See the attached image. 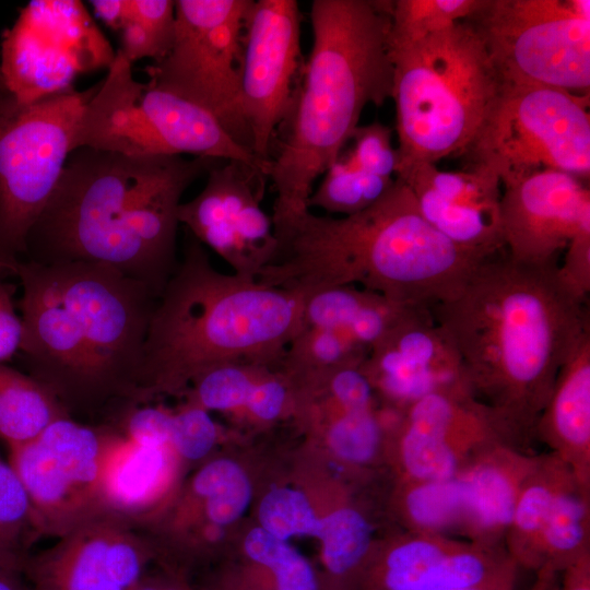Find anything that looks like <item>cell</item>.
<instances>
[{
    "label": "cell",
    "instance_id": "obj_1",
    "mask_svg": "<svg viewBox=\"0 0 590 590\" xmlns=\"http://www.w3.org/2000/svg\"><path fill=\"white\" fill-rule=\"evenodd\" d=\"M430 311L457 347L474 397L533 440L563 364L590 331L586 302L564 284L558 262H523L504 249Z\"/></svg>",
    "mask_w": 590,
    "mask_h": 590
},
{
    "label": "cell",
    "instance_id": "obj_2",
    "mask_svg": "<svg viewBox=\"0 0 590 590\" xmlns=\"http://www.w3.org/2000/svg\"><path fill=\"white\" fill-rule=\"evenodd\" d=\"M216 162L75 150L28 232L24 260L105 264L158 296L178 263L181 197Z\"/></svg>",
    "mask_w": 590,
    "mask_h": 590
},
{
    "label": "cell",
    "instance_id": "obj_3",
    "mask_svg": "<svg viewBox=\"0 0 590 590\" xmlns=\"http://www.w3.org/2000/svg\"><path fill=\"white\" fill-rule=\"evenodd\" d=\"M274 231L275 255L257 280L303 298L352 285L402 305L430 308L456 296L489 257L436 231L398 178L362 211L337 216L307 210Z\"/></svg>",
    "mask_w": 590,
    "mask_h": 590
},
{
    "label": "cell",
    "instance_id": "obj_4",
    "mask_svg": "<svg viewBox=\"0 0 590 590\" xmlns=\"http://www.w3.org/2000/svg\"><path fill=\"white\" fill-rule=\"evenodd\" d=\"M20 354L31 376L62 401L137 399L157 296L101 263L20 260Z\"/></svg>",
    "mask_w": 590,
    "mask_h": 590
},
{
    "label": "cell",
    "instance_id": "obj_5",
    "mask_svg": "<svg viewBox=\"0 0 590 590\" xmlns=\"http://www.w3.org/2000/svg\"><path fill=\"white\" fill-rule=\"evenodd\" d=\"M391 2H311V48L268 162L274 226L309 210L315 182L338 158L365 107L391 97Z\"/></svg>",
    "mask_w": 590,
    "mask_h": 590
},
{
    "label": "cell",
    "instance_id": "obj_6",
    "mask_svg": "<svg viewBox=\"0 0 590 590\" xmlns=\"http://www.w3.org/2000/svg\"><path fill=\"white\" fill-rule=\"evenodd\" d=\"M303 317L300 295L217 270L191 236L156 298L135 400L181 388L221 364H279Z\"/></svg>",
    "mask_w": 590,
    "mask_h": 590
},
{
    "label": "cell",
    "instance_id": "obj_7",
    "mask_svg": "<svg viewBox=\"0 0 590 590\" xmlns=\"http://www.w3.org/2000/svg\"><path fill=\"white\" fill-rule=\"evenodd\" d=\"M389 46L400 178L417 165L463 154L502 82L467 20L418 42Z\"/></svg>",
    "mask_w": 590,
    "mask_h": 590
},
{
    "label": "cell",
    "instance_id": "obj_8",
    "mask_svg": "<svg viewBox=\"0 0 590 590\" xmlns=\"http://www.w3.org/2000/svg\"><path fill=\"white\" fill-rule=\"evenodd\" d=\"M87 101L74 139L88 148L128 156H182L267 166L201 107L132 75L119 51Z\"/></svg>",
    "mask_w": 590,
    "mask_h": 590
},
{
    "label": "cell",
    "instance_id": "obj_9",
    "mask_svg": "<svg viewBox=\"0 0 590 590\" xmlns=\"http://www.w3.org/2000/svg\"><path fill=\"white\" fill-rule=\"evenodd\" d=\"M95 87L26 102L0 82V258L11 274L75 151L78 126Z\"/></svg>",
    "mask_w": 590,
    "mask_h": 590
},
{
    "label": "cell",
    "instance_id": "obj_10",
    "mask_svg": "<svg viewBox=\"0 0 590 590\" xmlns=\"http://www.w3.org/2000/svg\"><path fill=\"white\" fill-rule=\"evenodd\" d=\"M500 181L553 169L582 182L590 176L589 94L532 84H502L463 152Z\"/></svg>",
    "mask_w": 590,
    "mask_h": 590
},
{
    "label": "cell",
    "instance_id": "obj_11",
    "mask_svg": "<svg viewBox=\"0 0 590 590\" xmlns=\"http://www.w3.org/2000/svg\"><path fill=\"white\" fill-rule=\"evenodd\" d=\"M465 20L502 84L589 94V0H481Z\"/></svg>",
    "mask_w": 590,
    "mask_h": 590
},
{
    "label": "cell",
    "instance_id": "obj_12",
    "mask_svg": "<svg viewBox=\"0 0 590 590\" xmlns=\"http://www.w3.org/2000/svg\"><path fill=\"white\" fill-rule=\"evenodd\" d=\"M252 0H177L166 55L148 83L210 113L244 148L250 137L239 106L243 35ZM252 153V152H251Z\"/></svg>",
    "mask_w": 590,
    "mask_h": 590
},
{
    "label": "cell",
    "instance_id": "obj_13",
    "mask_svg": "<svg viewBox=\"0 0 590 590\" xmlns=\"http://www.w3.org/2000/svg\"><path fill=\"white\" fill-rule=\"evenodd\" d=\"M118 434L63 415L34 438L9 446V463L21 481L40 535L59 538L105 517L102 472Z\"/></svg>",
    "mask_w": 590,
    "mask_h": 590
},
{
    "label": "cell",
    "instance_id": "obj_14",
    "mask_svg": "<svg viewBox=\"0 0 590 590\" xmlns=\"http://www.w3.org/2000/svg\"><path fill=\"white\" fill-rule=\"evenodd\" d=\"M399 464L405 481L459 475L498 445L530 450L531 439L470 394H428L396 418Z\"/></svg>",
    "mask_w": 590,
    "mask_h": 590
},
{
    "label": "cell",
    "instance_id": "obj_15",
    "mask_svg": "<svg viewBox=\"0 0 590 590\" xmlns=\"http://www.w3.org/2000/svg\"><path fill=\"white\" fill-rule=\"evenodd\" d=\"M296 0H252L243 35L239 106L252 154L267 166L298 86L304 57Z\"/></svg>",
    "mask_w": 590,
    "mask_h": 590
},
{
    "label": "cell",
    "instance_id": "obj_16",
    "mask_svg": "<svg viewBox=\"0 0 590 590\" xmlns=\"http://www.w3.org/2000/svg\"><path fill=\"white\" fill-rule=\"evenodd\" d=\"M268 180L259 167L220 161L202 190L179 206V223L240 276L257 279L276 251L272 216L262 208Z\"/></svg>",
    "mask_w": 590,
    "mask_h": 590
},
{
    "label": "cell",
    "instance_id": "obj_17",
    "mask_svg": "<svg viewBox=\"0 0 590 590\" xmlns=\"http://www.w3.org/2000/svg\"><path fill=\"white\" fill-rule=\"evenodd\" d=\"M92 47L108 45L79 1H32L3 36L0 82L26 102L71 90Z\"/></svg>",
    "mask_w": 590,
    "mask_h": 590
},
{
    "label": "cell",
    "instance_id": "obj_18",
    "mask_svg": "<svg viewBox=\"0 0 590 590\" xmlns=\"http://www.w3.org/2000/svg\"><path fill=\"white\" fill-rule=\"evenodd\" d=\"M361 370L396 412L433 393L474 397L457 347L428 307L403 315L371 347Z\"/></svg>",
    "mask_w": 590,
    "mask_h": 590
},
{
    "label": "cell",
    "instance_id": "obj_19",
    "mask_svg": "<svg viewBox=\"0 0 590 590\" xmlns=\"http://www.w3.org/2000/svg\"><path fill=\"white\" fill-rule=\"evenodd\" d=\"M149 559L135 528L105 516L26 553L22 570L28 590H134Z\"/></svg>",
    "mask_w": 590,
    "mask_h": 590
},
{
    "label": "cell",
    "instance_id": "obj_20",
    "mask_svg": "<svg viewBox=\"0 0 590 590\" xmlns=\"http://www.w3.org/2000/svg\"><path fill=\"white\" fill-rule=\"evenodd\" d=\"M504 247L516 260L558 262L568 243L590 232V190L559 170L533 172L502 182Z\"/></svg>",
    "mask_w": 590,
    "mask_h": 590
},
{
    "label": "cell",
    "instance_id": "obj_21",
    "mask_svg": "<svg viewBox=\"0 0 590 590\" xmlns=\"http://www.w3.org/2000/svg\"><path fill=\"white\" fill-rule=\"evenodd\" d=\"M412 191L423 217L452 243L492 256L505 249L502 181L492 169L441 170L421 164L398 178Z\"/></svg>",
    "mask_w": 590,
    "mask_h": 590
},
{
    "label": "cell",
    "instance_id": "obj_22",
    "mask_svg": "<svg viewBox=\"0 0 590 590\" xmlns=\"http://www.w3.org/2000/svg\"><path fill=\"white\" fill-rule=\"evenodd\" d=\"M538 437L590 489V331L563 364L535 427Z\"/></svg>",
    "mask_w": 590,
    "mask_h": 590
},
{
    "label": "cell",
    "instance_id": "obj_23",
    "mask_svg": "<svg viewBox=\"0 0 590 590\" xmlns=\"http://www.w3.org/2000/svg\"><path fill=\"white\" fill-rule=\"evenodd\" d=\"M512 445H498L477 457L460 474L468 491L467 514L460 535L467 541L505 546L521 485L538 455Z\"/></svg>",
    "mask_w": 590,
    "mask_h": 590
},
{
    "label": "cell",
    "instance_id": "obj_24",
    "mask_svg": "<svg viewBox=\"0 0 590 590\" xmlns=\"http://www.w3.org/2000/svg\"><path fill=\"white\" fill-rule=\"evenodd\" d=\"M174 451L164 446L117 435L102 472L106 515L138 527L168 489L175 469Z\"/></svg>",
    "mask_w": 590,
    "mask_h": 590
},
{
    "label": "cell",
    "instance_id": "obj_25",
    "mask_svg": "<svg viewBox=\"0 0 590 590\" xmlns=\"http://www.w3.org/2000/svg\"><path fill=\"white\" fill-rule=\"evenodd\" d=\"M413 307L358 286H338L304 298L303 323L331 330L369 353Z\"/></svg>",
    "mask_w": 590,
    "mask_h": 590
},
{
    "label": "cell",
    "instance_id": "obj_26",
    "mask_svg": "<svg viewBox=\"0 0 590 590\" xmlns=\"http://www.w3.org/2000/svg\"><path fill=\"white\" fill-rule=\"evenodd\" d=\"M576 480L556 455H538L515 504L504 545L518 567L536 571L541 538L557 497Z\"/></svg>",
    "mask_w": 590,
    "mask_h": 590
},
{
    "label": "cell",
    "instance_id": "obj_27",
    "mask_svg": "<svg viewBox=\"0 0 590 590\" xmlns=\"http://www.w3.org/2000/svg\"><path fill=\"white\" fill-rule=\"evenodd\" d=\"M97 16L121 33L118 50L129 62L143 58L154 61L168 51L175 28V1L94 0Z\"/></svg>",
    "mask_w": 590,
    "mask_h": 590
},
{
    "label": "cell",
    "instance_id": "obj_28",
    "mask_svg": "<svg viewBox=\"0 0 590 590\" xmlns=\"http://www.w3.org/2000/svg\"><path fill=\"white\" fill-rule=\"evenodd\" d=\"M68 415L56 394L31 375L0 364V438L8 445L34 438Z\"/></svg>",
    "mask_w": 590,
    "mask_h": 590
},
{
    "label": "cell",
    "instance_id": "obj_29",
    "mask_svg": "<svg viewBox=\"0 0 590 590\" xmlns=\"http://www.w3.org/2000/svg\"><path fill=\"white\" fill-rule=\"evenodd\" d=\"M590 554V489L571 483L557 497L544 528L536 574L558 575Z\"/></svg>",
    "mask_w": 590,
    "mask_h": 590
},
{
    "label": "cell",
    "instance_id": "obj_30",
    "mask_svg": "<svg viewBox=\"0 0 590 590\" xmlns=\"http://www.w3.org/2000/svg\"><path fill=\"white\" fill-rule=\"evenodd\" d=\"M467 504L468 491L461 474L446 480H404L401 510L413 532L460 534Z\"/></svg>",
    "mask_w": 590,
    "mask_h": 590
},
{
    "label": "cell",
    "instance_id": "obj_31",
    "mask_svg": "<svg viewBox=\"0 0 590 590\" xmlns=\"http://www.w3.org/2000/svg\"><path fill=\"white\" fill-rule=\"evenodd\" d=\"M396 179L366 172L340 154L312 190L308 208L320 209L329 215H350L379 200Z\"/></svg>",
    "mask_w": 590,
    "mask_h": 590
},
{
    "label": "cell",
    "instance_id": "obj_32",
    "mask_svg": "<svg viewBox=\"0 0 590 590\" xmlns=\"http://www.w3.org/2000/svg\"><path fill=\"white\" fill-rule=\"evenodd\" d=\"M367 352L340 334L304 324L287 344L279 367L288 378H300L343 367H361Z\"/></svg>",
    "mask_w": 590,
    "mask_h": 590
},
{
    "label": "cell",
    "instance_id": "obj_33",
    "mask_svg": "<svg viewBox=\"0 0 590 590\" xmlns=\"http://www.w3.org/2000/svg\"><path fill=\"white\" fill-rule=\"evenodd\" d=\"M316 535L323 543L326 567L335 577L357 574L371 545V527L353 508H341L319 520Z\"/></svg>",
    "mask_w": 590,
    "mask_h": 590
},
{
    "label": "cell",
    "instance_id": "obj_34",
    "mask_svg": "<svg viewBox=\"0 0 590 590\" xmlns=\"http://www.w3.org/2000/svg\"><path fill=\"white\" fill-rule=\"evenodd\" d=\"M481 0H394L390 10V45H404L442 32L468 19Z\"/></svg>",
    "mask_w": 590,
    "mask_h": 590
},
{
    "label": "cell",
    "instance_id": "obj_35",
    "mask_svg": "<svg viewBox=\"0 0 590 590\" xmlns=\"http://www.w3.org/2000/svg\"><path fill=\"white\" fill-rule=\"evenodd\" d=\"M191 488L203 502L204 515L210 522L206 528L236 520L251 497V486L243 470L225 459L203 467L194 476Z\"/></svg>",
    "mask_w": 590,
    "mask_h": 590
},
{
    "label": "cell",
    "instance_id": "obj_36",
    "mask_svg": "<svg viewBox=\"0 0 590 590\" xmlns=\"http://www.w3.org/2000/svg\"><path fill=\"white\" fill-rule=\"evenodd\" d=\"M328 373L326 382L335 406L327 430L330 448L347 462L367 463L376 456L382 441L385 426L381 417L375 405L359 408L342 402L330 387Z\"/></svg>",
    "mask_w": 590,
    "mask_h": 590
},
{
    "label": "cell",
    "instance_id": "obj_37",
    "mask_svg": "<svg viewBox=\"0 0 590 590\" xmlns=\"http://www.w3.org/2000/svg\"><path fill=\"white\" fill-rule=\"evenodd\" d=\"M39 535L28 496L0 456V550L26 554L31 541Z\"/></svg>",
    "mask_w": 590,
    "mask_h": 590
},
{
    "label": "cell",
    "instance_id": "obj_38",
    "mask_svg": "<svg viewBox=\"0 0 590 590\" xmlns=\"http://www.w3.org/2000/svg\"><path fill=\"white\" fill-rule=\"evenodd\" d=\"M259 519L264 530L283 541L293 535H316L319 522L307 498L288 488H276L266 495Z\"/></svg>",
    "mask_w": 590,
    "mask_h": 590
},
{
    "label": "cell",
    "instance_id": "obj_39",
    "mask_svg": "<svg viewBox=\"0 0 590 590\" xmlns=\"http://www.w3.org/2000/svg\"><path fill=\"white\" fill-rule=\"evenodd\" d=\"M341 155L371 174L397 178L398 153L392 145V130L378 121L357 126Z\"/></svg>",
    "mask_w": 590,
    "mask_h": 590
},
{
    "label": "cell",
    "instance_id": "obj_40",
    "mask_svg": "<svg viewBox=\"0 0 590 590\" xmlns=\"http://www.w3.org/2000/svg\"><path fill=\"white\" fill-rule=\"evenodd\" d=\"M216 426L208 411L191 403L173 413L170 449L182 458L204 457L216 441Z\"/></svg>",
    "mask_w": 590,
    "mask_h": 590
},
{
    "label": "cell",
    "instance_id": "obj_41",
    "mask_svg": "<svg viewBox=\"0 0 590 590\" xmlns=\"http://www.w3.org/2000/svg\"><path fill=\"white\" fill-rule=\"evenodd\" d=\"M173 413L155 406L133 409L125 420L123 435L132 440L170 448Z\"/></svg>",
    "mask_w": 590,
    "mask_h": 590
},
{
    "label": "cell",
    "instance_id": "obj_42",
    "mask_svg": "<svg viewBox=\"0 0 590 590\" xmlns=\"http://www.w3.org/2000/svg\"><path fill=\"white\" fill-rule=\"evenodd\" d=\"M564 252V260L558 264L559 276L574 295L587 302L590 293V232L575 236Z\"/></svg>",
    "mask_w": 590,
    "mask_h": 590
},
{
    "label": "cell",
    "instance_id": "obj_43",
    "mask_svg": "<svg viewBox=\"0 0 590 590\" xmlns=\"http://www.w3.org/2000/svg\"><path fill=\"white\" fill-rule=\"evenodd\" d=\"M22 335V320L14 309L12 288L0 275V364L10 361L19 352Z\"/></svg>",
    "mask_w": 590,
    "mask_h": 590
},
{
    "label": "cell",
    "instance_id": "obj_44",
    "mask_svg": "<svg viewBox=\"0 0 590 590\" xmlns=\"http://www.w3.org/2000/svg\"><path fill=\"white\" fill-rule=\"evenodd\" d=\"M24 555L0 550V590H28L22 570Z\"/></svg>",
    "mask_w": 590,
    "mask_h": 590
},
{
    "label": "cell",
    "instance_id": "obj_45",
    "mask_svg": "<svg viewBox=\"0 0 590 590\" xmlns=\"http://www.w3.org/2000/svg\"><path fill=\"white\" fill-rule=\"evenodd\" d=\"M559 590H590V554L563 571Z\"/></svg>",
    "mask_w": 590,
    "mask_h": 590
},
{
    "label": "cell",
    "instance_id": "obj_46",
    "mask_svg": "<svg viewBox=\"0 0 590 590\" xmlns=\"http://www.w3.org/2000/svg\"><path fill=\"white\" fill-rule=\"evenodd\" d=\"M134 590H187L181 585L167 582L145 574Z\"/></svg>",
    "mask_w": 590,
    "mask_h": 590
},
{
    "label": "cell",
    "instance_id": "obj_47",
    "mask_svg": "<svg viewBox=\"0 0 590 590\" xmlns=\"http://www.w3.org/2000/svg\"><path fill=\"white\" fill-rule=\"evenodd\" d=\"M557 575L536 574V580L530 590H559Z\"/></svg>",
    "mask_w": 590,
    "mask_h": 590
},
{
    "label": "cell",
    "instance_id": "obj_48",
    "mask_svg": "<svg viewBox=\"0 0 590 590\" xmlns=\"http://www.w3.org/2000/svg\"><path fill=\"white\" fill-rule=\"evenodd\" d=\"M0 274L3 276L4 274H10V271L9 269L7 268V266L2 262L1 258H0Z\"/></svg>",
    "mask_w": 590,
    "mask_h": 590
},
{
    "label": "cell",
    "instance_id": "obj_49",
    "mask_svg": "<svg viewBox=\"0 0 590 590\" xmlns=\"http://www.w3.org/2000/svg\"><path fill=\"white\" fill-rule=\"evenodd\" d=\"M459 590H492V589H459Z\"/></svg>",
    "mask_w": 590,
    "mask_h": 590
}]
</instances>
